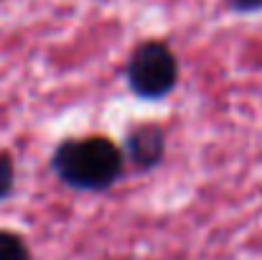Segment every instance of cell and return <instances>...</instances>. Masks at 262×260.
Listing matches in <instances>:
<instances>
[{"label": "cell", "mask_w": 262, "mask_h": 260, "mask_svg": "<svg viewBox=\"0 0 262 260\" xmlns=\"http://www.w3.org/2000/svg\"><path fill=\"white\" fill-rule=\"evenodd\" d=\"M122 166H125L122 151L102 135L64 141L51 156L54 173L67 186L79 191L110 189L122 176Z\"/></svg>", "instance_id": "obj_1"}, {"label": "cell", "mask_w": 262, "mask_h": 260, "mask_svg": "<svg viewBox=\"0 0 262 260\" xmlns=\"http://www.w3.org/2000/svg\"><path fill=\"white\" fill-rule=\"evenodd\" d=\"M127 85L143 99H163L178 85V62L161 41L140 44L127 62Z\"/></svg>", "instance_id": "obj_2"}, {"label": "cell", "mask_w": 262, "mask_h": 260, "mask_svg": "<svg viewBox=\"0 0 262 260\" xmlns=\"http://www.w3.org/2000/svg\"><path fill=\"white\" fill-rule=\"evenodd\" d=\"M125 151H127V158L148 171L153 166H158L163 161V153H166V135L161 128L156 125H140L135 130L127 133V141H125Z\"/></svg>", "instance_id": "obj_3"}, {"label": "cell", "mask_w": 262, "mask_h": 260, "mask_svg": "<svg viewBox=\"0 0 262 260\" xmlns=\"http://www.w3.org/2000/svg\"><path fill=\"white\" fill-rule=\"evenodd\" d=\"M0 260H31L26 243L8 230H0Z\"/></svg>", "instance_id": "obj_4"}, {"label": "cell", "mask_w": 262, "mask_h": 260, "mask_svg": "<svg viewBox=\"0 0 262 260\" xmlns=\"http://www.w3.org/2000/svg\"><path fill=\"white\" fill-rule=\"evenodd\" d=\"M13 161L5 153H0V202L13 191Z\"/></svg>", "instance_id": "obj_5"}, {"label": "cell", "mask_w": 262, "mask_h": 260, "mask_svg": "<svg viewBox=\"0 0 262 260\" xmlns=\"http://www.w3.org/2000/svg\"><path fill=\"white\" fill-rule=\"evenodd\" d=\"M234 10L239 13H255V10H262V0H227Z\"/></svg>", "instance_id": "obj_6"}]
</instances>
